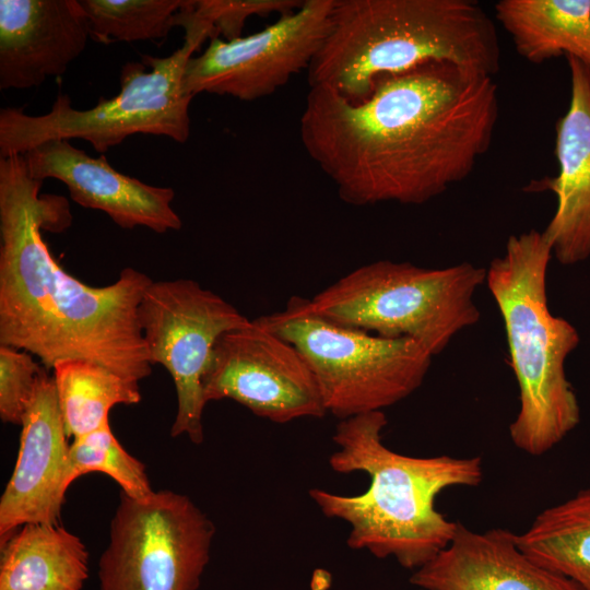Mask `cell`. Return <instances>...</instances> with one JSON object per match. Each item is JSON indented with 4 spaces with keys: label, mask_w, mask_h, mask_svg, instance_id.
Wrapping results in <instances>:
<instances>
[{
    "label": "cell",
    "mask_w": 590,
    "mask_h": 590,
    "mask_svg": "<svg viewBox=\"0 0 590 590\" xmlns=\"http://www.w3.org/2000/svg\"><path fill=\"white\" fill-rule=\"evenodd\" d=\"M410 582L423 590H582L532 560L514 532H477L459 522L449 544L414 570Z\"/></svg>",
    "instance_id": "obj_17"
},
{
    "label": "cell",
    "mask_w": 590,
    "mask_h": 590,
    "mask_svg": "<svg viewBox=\"0 0 590 590\" xmlns=\"http://www.w3.org/2000/svg\"><path fill=\"white\" fill-rule=\"evenodd\" d=\"M214 534L213 521L187 495L120 492L98 560L99 590H198Z\"/></svg>",
    "instance_id": "obj_9"
},
{
    "label": "cell",
    "mask_w": 590,
    "mask_h": 590,
    "mask_svg": "<svg viewBox=\"0 0 590 590\" xmlns=\"http://www.w3.org/2000/svg\"><path fill=\"white\" fill-rule=\"evenodd\" d=\"M388 421L384 411L341 420L329 457L338 473L365 472L367 489L345 496L322 488L309 496L328 518L350 524L346 543L377 558L393 557L403 568L422 567L453 538L458 522L436 509L439 493L451 486H477L483 480L481 457H412L382 441Z\"/></svg>",
    "instance_id": "obj_3"
},
{
    "label": "cell",
    "mask_w": 590,
    "mask_h": 590,
    "mask_svg": "<svg viewBox=\"0 0 590 590\" xmlns=\"http://www.w3.org/2000/svg\"><path fill=\"white\" fill-rule=\"evenodd\" d=\"M203 394L206 403L231 399L279 424L327 414L317 380L300 353L256 319L217 339Z\"/></svg>",
    "instance_id": "obj_12"
},
{
    "label": "cell",
    "mask_w": 590,
    "mask_h": 590,
    "mask_svg": "<svg viewBox=\"0 0 590 590\" xmlns=\"http://www.w3.org/2000/svg\"><path fill=\"white\" fill-rule=\"evenodd\" d=\"M498 114L493 76L432 61L380 78L361 103L310 87L298 129L344 202L417 205L473 172Z\"/></svg>",
    "instance_id": "obj_1"
},
{
    "label": "cell",
    "mask_w": 590,
    "mask_h": 590,
    "mask_svg": "<svg viewBox=\"0 0 590 590\" xmlns=\"http://www.w3.org/2000/svg\"><path fill=\"white\" fill-rule=\"evenodd\" d=\"M334 0H304L292 13L248 36L209 39L185 70L189 95L209 93L252 102L276 92L309 68L329 30Z\"/></svg>",
    "instance_id": "obj_11"
},
{
    "label": "cell",
    "mask_w": 590,
    "mask_h": 590,
    "mask_svg": "<svg viewBox=\"0 0 590 590\" xmlns=\"http://www.w3.org/2000/svg\"><path fill=\"white\" fill-rule=\"evenodd\" d=\"M441 61L494 76L500 67L495 24L472 0H334L329 30L307 69L310 87L352 103L377 80Z\"/></svg>",
    "instance_id": "obj_4"
},
{
    "label": "cell",
    "mask_w": 590,
    "mask_h": 590,
    "mask_svg": "<svg viewBox=\"0 0 590 590\" xmlns=\"http://www.w3.org/2000/svg\"><path fill=\"white\" fill-rule=\"evenodd\" d=\"M570 74L567 111L555 127L556 177L533 180L528 191L551 190L556 210L543 231L564 266L590 258V69L566 57Z\"/></svg>",
    "instance_id": "obj_15"
},
{
    "label": "cell",
    "mask_w": 590,
    "mask_h": 590,
    "mask_svg": "<svg viewBox=\"0 0 590 590\" xmlns=\"http://www.w3.org/2000/svg\"><path fill=\"white\" fill-rule=\"evenodd\" d=\"M42 184L24 155L0 158V345L48 370L83 359L139 382L152 373L138 316L152 280L133 268L106 286L69 274L42 235L70 224L68 202L40 194Z\"/></svg>",
    "instance_id": "obj_2"
},
{
    "label": "cell",
    "mask_w": 590,
    "mask_h": 590,
    "mask_svg": "<svg viewBox=\"0 0 590 590\" xmlns=\"http://www.w3.org/2000/svg\"><path fill=\"white\" fill-rule=\"evenodd\" d=\"M495 16L529 62L565 56L590 69V0H500Z\"/></svg>",
    "instance_id": "obj_19"
},
{
    "label": "cell",
    "mask_w": 590,
    "mask_h": 590,
    "mask_svg": "<svg viewBox=\"0 0 590 590\" xmlns=\"http://www.w3.org/2000/svg\"><path fill=\"white\" fill-rule=\"evenodd\" d=\"M486 270L470 262L425 268L378 260L358 267L309 299L334 322L386 338H409L439 355L481 312L476 290Z\"/></svg>",
    "instance_id": "obj_7"
},
{
    "label": "cell",
    "mask_w": 590,
    "mask_h": 590,
    "mask_svg": "<svg viewBox=\"0 0 590 590\" xmlns=\"http://www.w3.org/2000/svg\"><path fill=\"white\" fill-rule=\"evenodd\" d=\"M517 542L540 566L590 590V488L544 509Z\"/></svg>",
    "instance_id": "obj_20"
},
{
    "label": "cell",
    "mask_w": 590,
    "mask_h": 590,
    "mask_svg": "<svg viewBox=\"0 0 590 590\" xmlns=\"http://www.w3.org/2000/svg\"><path fill=\"white\" fill-rule=\"evenodd\" d=\"M52 373L64 430L73 439L109 424L115 405L141 401L138 381L88 361L63 359Z\"/></svg>",
    "instance_id": "obj_21"
},
{
    "label": "cell",
    "mask_w": 590,
    "mask_h": 590,
    "mask_svg": "<svg viewBox=\"0 0 590 590\" xmlns=\"http://www.w3.org/2000/svg\"><path fill=\"white\" fill-rule=\"evenodd\" d=\"M43 365L26 351L0 345V418L22 425Z\"/></svg>",
    "instance_id": "obj_24"
},
{
    "label": "cell",
    "mask_w": 590,
    "mask_h": 590,
    "mask_svg": "<svg viewBox=\"0 0 590 590\" xmlns=\"http://www.w3.org/2000/svg\"><path fill=\"white\" fill-rule=\"evenodd\" d=\"M90 38L99 44L163 40L187 0H80Z\"/></svg>",
    "instance_id": "obj_22"
},
{
    "label": "cell",
    "mask_w": 590,
    "mask_h": 590,
    "mask_svg": "<svg viewBox=\"0 0 590 590\" xmlns=\"http://www.w3.org/2000/svg\"><path fill=\"white\" fill-rule=\"evenodd\" d=\"M256 320L297 349L317 380L327 413L340 421L384 411L411 396L433 358L409 338H386L327 319L300 296Z\"/></svg>",
    "instance_id": "obj_8"
},
{
    "label": "cell",
    "mask_w": 590,
    "mask_h": 590,
    "mask_svg": "<svg viewBox=\"0 0 590 590\" xmlns=\"http://www.w3.org/2000/svg\"><path fill=\"white\" fill-rule=\"evenodd\" d=\"M553 256L544 232L511 235L486 270L487 287L502 316L509 365L519 387V411L509 425L518 449L542 456L580 421L577 396L565 363L580 338L547 305L546 275Z\"/></svg>",
    "instance_id": "obj_5"
},
{
    "label": "cell",
    "mask_w": 590,
    "mask_h": 590,
    "mask_svg": "<svg viewBox=\"0 0 590 590\" xmlns=\"http://www.w3.org/2000/svg\"><path fill=\"white\" fill-rule=\"evenodd\" d=\"M88 38L80 0H0V90L63 74Z\"/></svg>",
    "instance_id": "obj_16"
},
{
    "label": "cell",
    "mask_w": 590,
    "mask_h": 590,
    "mask_svg": "<svg viewBox=\"0 0 590 590\" xmlns=\"http://www.w3.org/2000/svg\"><path fill=\"white\" fill-rule=\"evenodd\" d=\"M91 472L110 476L122 493L133 498H143L153 492L145 465L123 449L113 434L110 424L73 439L68 452L66 488L81 475Z\"/></svg>",
    "instance_id": "obj_23"
},
{
    "label": "cell",
    "mask_w": 590,
    "mask_h": 590,
    "mask_svg": "<svg viewBox=\"0 0 590 590\" xmlns=\"http://www.w3.org/2000/svg\"><path fill=\"white\" fill-rule=\"evenodd\" d=\"M189 0L178 13L185 30L182 45L167 57L141 56L120 71V91L99 98L88 109H76L59 94L47 114L27 115L22 108L0 110V158L24 155L49 140L82 139L104 154L137 133L165 135L185 143L190 135L189 107L193 95L184 92L188 61L206 39L219 37L212 25L197 17Z\"/></svg>",
    "instance_id": "obj_6"
},
{
    "label": "cell",
    "mask_w": 590,
    "mask_h": 590,
    "mask_svg": "<svg viewBox=\"0 0 590 590\" xmlns=\"http://www.w3.org/2000/svg\"><path fill=\"white\" fill-rule=\"evenodd\" d=\"M24 157L32 178L60 180L74 202L106 213L122 228L141 226L163 234L182 226L172 205V188L151 186L125 175L104 154L92 157L69 140H49L27 151Z\"/></svg>",
    "instance_id": "obj_13"
},
{
    "label": "cell",
    "mask_w": 590,
    "mask_h": 590,
    "mask_svg": "<svg viewBox=\"0 0 590 590\" xmlns=\"http://www.w3.org/2000/svg\"><path fill=\"white\" fill-rule=\"evenodd\" d=\"M149 358L173 378L177 412L170 436L203 441V379L217 339L250 320L219 294L190 279L157 281L138 309Z\"/></svg>",
    "instance_id": "obj_10"
},
{
    "label": "cell",
    "mask_w": 590,
    "mask_h": 590,
    "mask_svg": "<svg viewBox=\"0 0 590 590\" xmlns=\"http://www.w3.org/2000/svg\"><path fill=\"white\" fill-rule=\"evenodd\" d=\"M299 0H193L194 15L213 26L217 36L231 40L241 35L246 21L253 15L279 16L297 10Z\"/></svg>",
    "instance_id": "obj_25"
},
{
    "label": "cell",
    "mask_w": 590,
    "mask_h": 590,
    "mask_svg": "<svg viewBox=\"0 0 590 590\" xmlns=\"http://www.w3.org/2000/svg\"><path fill=\"white\" fill-rule=\"evenodd\" d=\"M0 590H82L88 551L59 523H28L0 543Z\"/></svg>",
    "instance_id": "obj_18"
},
{
    "label": "cell",
    "mask_w": 590,
    "mask_h": 590,
    "mask_svg": "<svg viewBox=\"0 0 590 590\" xmlns=\"http://www.w3.org/2000/svg\"><path fill=\"white\" fill-rule=\"evenodd\" d=\"M12 475L0 499V543L28 523H59L67 444L55 381L43 367L22 423Z\"/></svg>",
    "instance_id": "obj_14"
}]
</instances>
